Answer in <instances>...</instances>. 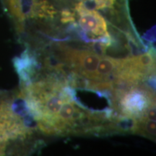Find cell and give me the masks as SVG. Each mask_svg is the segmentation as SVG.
<instances>
[{
  "mask_svg": "<svg viewBox=\"0 0 156 156\" xmlns=\"http://www.w3.org/2000/svg\"><path fill=\"white\" fill-rule=\"evenodd\" d=\"M27 129L21 118L0 95V155H5L9 141L25 136Z\"/></svg>",
  "mask_w": 156,
  "mask_h": 156,
  "instance_id": "6da1fadb",
  "label": "cell"
},
{
  "mask_svg": "<svg viewBox=\"0 0 156 156\" xmlns=\"http://www.w3.org/2000/svg\"><path fill=\"white\" fill-rule=\"evenodd\" d=\"M155 103L153 94L147 90L133 87L123 95L119 105L125 116L139 119L144 117L149 107Z\"/></svg>",
  "mask_w": 156,
  "mask_h": 156,
  "instance_id": "7a4b0ae2",
  "label": "cell"
},
{
  "mask_svg": "<svg viewBox=\"0 0 156 156\" xmlns=\"http://www.w3.org/2000/svg\"><path fill=\"white\" fill-rule=\"evenodd\" d=\"M61 51L66 62L78 73L93 80L101 56L90 50L77 49L64 46Z\"/></svg>",
  "mask_w": 156,
  "mask_h": 156,
  "instance_id": "3957f363",
  "label": "cell"
},
{
  "mask_svg": "<svg viewBox=\"0 0 156 156\" xmlns=\"http://www.w3.org/2000/svg\"><path fill=\"white\" fill-rule=\"evenodd\" d=\"M78 25L84 32L95 36H108V23L101 12L89 9L78 2L75 6Z\"/></svg>",
  "mask_w": 156,
  "mask_h": 156,
  "instance_id": "277c9868",
  "label": "cell"
},
{
  "mask_svg": "<svg viewBox=\"0 0 156 156\" xmlns=\"http://www.w3.org/2000/svg\"><path fill=\"white\" fill-rule=\"evenodd\" d=\"M123 59L115 58L110 56H101L95 70L93 80L107 82V78L116 75L122 67Z\"/></svg>",
  "mask_w": 156,
  "mask_h": 156,
  "instance_id": "5b68a950",
  "label": "cell"
},
{
  "mask_svg": "<svg viewBox=\"0 0 156 156\" xmlns=\"http://www.w3.org/2000/svg\"><path fill=\"white\" fill-rule=\"evenodd\" d=\"M80 113V109L75 102L66 101L60 108L57 114L50 126L54 130H60L64 129L67 125L73 124L77 119Z\"/></svg>",
  "mask_w": 156,
  "mask_h": 156,
  "instance_id": "8992f818",
  "label": "cell"
},
{
  "mask_svg": "<svg viewBox=\"0 0 156 156\" xmlns=\"http://www.w3.org/2000/svg\"><path fill=\"white\" fill-rule=\"evenodd\" d=\"M155 120L147 118L139 119L135 126L136 133L155 141Z\"/></svg>",
  "mask_w": 156,
  "mask_h": 156,
  "instance_id": "52a82bcc",
  "label": "cell"
}]
</instances>
